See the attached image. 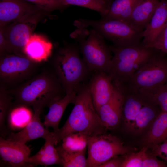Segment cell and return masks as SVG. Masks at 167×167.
<instances>
[{"mask_svg": "<svg viewBox=\"0 0 167 167\" xmlns=\"http://www.w3.org/2000/svg\"><path fill=\"white\" fill-rule=\"evenodd\" d=\"M152 148V154L167 163V138L161 143Z\"/></svg>", "mask_w": 167, "mask_h": 167, "instance_id": "35", "label": "cell"}, {"mask_svg": "<svg viewBox=\"0 0 167 167\" xmlns=\"http://www.w3.org/2000/svg\"><path fill=\"white\" fill-rule=\"evenodd\" d=\"M41 62L25 54H15L0 56V84L7 88L19 85L33 75Z\"/></svg>", "mask_w": 167, "mask_h": 167, "instance_id": "9", "label": "cell"}, {"mask_svg": "<svg viewBox=\"0 0 167 167\" xmlns=\"http://www.w3.org/2000/svg\"><path fill=\"white\" fill-rule=\"evenodd\" d=\"M141 92L157 104L161 111L167 112V82L153 90Z\"/></svg>", "mask_w": 167, "mask_h": 167, "instance_id": "30", "label": "cell"}, {"mask_svg": "<svg viewBox=\"0 0 167 167\" xmlns=\"http://www.w3.org/2000/svg\"><path fill=\"white\" fill-rule=\"evenodd\" d=\"M157 157L153 154H149L147 151L144 156L142 167H167V163Z\"/></svg>", "mask_w": 167, "mask_h": 167, "instance_id": "34", "label": "cell"}, {"mask_svg": "<svg viewBox=\"0 0 167 167\" xmlns=\"http://www.w3.org/2000/svg\"><path fill=\"white\" fill-rule=\"evenodd\" d=\"M46 103L40 101L32 106L34 112L32 118L28 125L20 131L17 133L11 132L7 136L6 140L21 144L39 138H43L49 131L41 122L40 115Z\"/></svg>", "mask_w": 167, "mask_h": 167, "instance_id": "11", "label": "cell"}, {"mask_svg": "<svg viewBox=\"0 0 167 167\" xmlns=\"http://www.w3.org/2000/svg\"><path fill=\"white\" fill-rule=\"evenodd\" d=\"M167 138V112L162 111L156 117L153 123L145 136V146L153 147Z\"/></svg>", "mask_w": 167, "mask_h": 167, "instance_id": "22", "label": "cell"}, {"mask_svg": "<svg viewBox=\"0 0 167 167\" xmlns=\"http://www.w3.org/2000/svg\"><path fill=\"white\" fill-rule=\"evenodd\" d=\"M109 47L113 55L107 74L114 85L118 87L125 84L157 50L145 47L141 42L126 46L113 45Z\"/></svg>", "mask_w": 167, "mask_h": 167, "instance_id": "4", "label": "cell"}, {"mask_svg": "<svg viewBox=\"0 0 167 167\" xmlns=\"http://www.w3.org/2000/svg\"><path fill=\"white\" fill-rule=\"evenodd\" d=\"M28 107L12 105L7 117L8 124L11 129H23L28 125L33 114Z\"/></svg>", "mask_w": 167, "mask_h": 167, "instance_id": "24", "label": "cell"}, {"mask_svg": "<svg viewBox=\"0 0 167 167\" xmlns=\"http://www.w3.org/2000/svg\"><path fill=\"white\" fill-rule=\"evenodd\" d=\"M139 0H113L103 19L121 20L129 22L135 5Z\"/></svg>", "mask_w": 167, "mask_h": 167, "instance_id": "23", "label": "cell"}, {"mask_svg": "<svg viewBox=\"0 0 167 167\" xmlns=\"http://www.w3.org/2000/svg\"><path fill=\"white\" fill-rule=\"evenodd\" d=\"M115 87L110 99L101 107L97 112L102 124L107 129L115 128L122 116L124 95L120 89Z\"/></svg>", "mask_w": 167, "mask_h": 167, "instance_id": "14", "label": "cell"}, {"mask_svg": "<svg viewBox=\"0 0 167 167\" xmlns=\"http://www.w3.org/2000/svg\"><path fill=\"white\" fill-rule=\"evenodd\" d=\"M88 31V36L86 39L79 28L71 36L79 42L83 59L89 70L92 72L100 71L108 73L112 58L109 47L105 44L103 37L96 30Z\"/></svg>", "mask_w": 167, "mask_h": 167, "instance_id": "7", "label": "cell"}, {"mask_svg": "<svg viewBox=\"0 0 167 167\" xmlns=\"http://www.w3.org/2000/svg\"><path fill=\"white\" fill-rule=\"evenodd\" d=\"M41 12L26 15L12 22L3 30L6 42V51L25 54L23 49L40 20Z\"/></svg>", "mask_w": 167, "mask_h": 167, "instance_id": "10", "label": "cell"}, {"mask_svg": "<svg viewBox=\"0 0 167 167\" xmlns=\"http://www.w3.org/2000/svg\"><path fill=\"white\" fill-rule=\"evenodd\" d=\"M45 11L25 0H0V26L3 28L27 15Z\"/></svg>", "mask_w": 167, "mask_h": 167, "instance_id": "13", "label": "cell"}, {"mask_svg": "<svg viewBox=\"0 0 167 167\" xmlns=\"http://www.w3.org/2000/svg\"><path fill=\"white\" fill-rule=\"evenodd\" d=\"M88 84L94 107L97 112L101 107L112 97L115 86L108 74L100 71L92 73Z\"/></svg>", "mask_w": 167, "mask_h": 167, "instance_id": "12", "label": "cell"}, {"mask_svg": "<svg viewBox=\"0 0 167 167\" xmlns=\"http://www.w3.org/2000/svg\"><path fill=\"white\" fill-rule=\"evenodd\" d=\"M31 149L26 144H21L0 138V155L9 166L29 167L33 165L27 163Z\"/></svg>", "mask_w": 167, "mask_h": 167, "instance_id": "15", "label": "cell"}, {"mask_svg": "<svg viewBox=\"0 0 167 167\" xmlns=\"http://www.w3.org/2000/svg\"><path fill=\"white\" fill-rule=\"evenodd\" d=\"M18 85L8 90L14 99V105L32 106L35 102L41 100L50 103L66 94L50 67Z\"/></svg>", "mask_w": 167, "mask_h": 167, "instance_id": "2", "label": "cell"}, {"mask_svg": "<svg viewBox=\"0 0 167 167\" xmlns=\"http://www.w3.org/2000/svg\"><path fill=\"white\" fill-rule=\"evenodd\" d=\"M78 28L91 26L103 37L110 40L116 46H126L140 43L144 30L130 23L119 19L94 20L80 19L74 22Z\"/></svg>", "mask_w": 167, "mask_h": 167, "instance_id": "6", "label": "cell"}, {"mask_svg": "<svg viewBox=\"0 0 167 167\" xmlns=\"http://www.w3.org/2000/svg\"><path fill=\"white\" fill-rule=\"evenodd\" d=\"M114 157L101 165L100 167H121L125 156Z\"/></svg>", "mask_w": 167, "mask_h": 167, "instance_id": "36", "label": "cell"}, {"mask_svg": "<svg viewBox=\"0 0 167 167\" xmlns=\"http://www.w3.org/2000/svg\"><path fill=\"white\" fill-rule=\"evenodd\" d=\"M87 147L88 167H100L111 158L126 155L132 150L120 139L107 132L89 137Z\"/></svg>", "mask_w": 167, "mask_h": 167, "instance_id": "8", "label": "cell"}, {"mask_svg": "<svg viewBox=\"0 0 167 167\" xmlns=\"http://www.w3.org/2000/svg\"><path fill=\"white\" fill-rule=\"evenodd\" d=\"M52 44L42 36L32 34L24 48V54L39 62L47 60L51 56Z\"/></svg>", "mask_w": 167, "mask_h": 167, "instance_id": "19", "label": "cell"}, {"mask_svg": "<svg viewBox=\"0 0 167 167\" xmlns=\"http://www.w3.org/2000/svg\"><path fill=\"white\" fill-rule=\"evenodd\" d=\"M156 115L154 108L145 103L136 116L129 131L136 134L141 133L156 118Z\"/></svg>", "mask_w": 167, "mask_h": 167, "instance_id": "26", "label": "cell"}, {"mask_svg": "<svg viewBox=\"0 0 167 167\" xmlns=\"http://www.w3.org/2000/svg\"><path fill=\"white\" fill-rule=\"evenodd\" d=\"M89 137L81 132L70 134L62 140L61 146L69 152H78L85 151L88 145Z\"/></svg>", "mask_w": 167, "mask_h": 167, "instance_id": "27", "label": "cell"}, {"mask_svg": "<svg viewBox=\"0 0 167 167\" xmlns=\"http://www.w3.org/2000/svg\"><path fill=\"white\" fill-rule=\"evenodd\" d=\"M45 11H51L64 6L58 0H25Z\"/></svg>", "mask_w": 167, "mask_h": 167, "instance_id": "33", "label": "cell"}, {"mask_svg": "<svg viewBox=\"0 0 167 167\" xmlns=\"http://www.w3.org/2000/svg\"><path fill=\"white\" fill-rule=\"evenodd\" d=\"M124 101L122 115L124 125L129 130L141 109L145 103L147 96L139 92H123Z\"/></svg>", "mask_w": 167, "mask_h": 167, "instance_id": "20", "label": "cell"}, {"mask_svg": "<svg viewBox=\"0 0 167 167\" xmlns=\"http://www.w3.org/2000/svg\"><path fill=\"white\" fill-rule=\"evenodd\" d=\"M109 5V3L112 1L113 0H104Z\"/></svg>", "mask_w": 167, "mask_h": 167, "instance_id": "38", "label": "cell"}, {"mask_svg": "<svg viewBox=\"0 0 167 167\" xmlns=\"http://www.w3.org/2000/svg\"><path fill=\"white\" fill-rule=\"evenodd\" d=\"M45 142L35 155L29 157L27 162L33 166L41 165L45 166L54 164L61 165V160L51 132L49 131L43 138Z\"/></svg>", "mask_w": 167, "mask_h": 167, "instance_id": "18", "label": "cell"}, {"mask_svg": "<svg viewBox=\"0 0 167 167\" xmlns=\"http://www.w3.org/2000/svg\"><path fill=\"white\" fill-rule=\"evenodd\" d=\"M146 47L156 49L167 54V24L154 41Z\"/></svg>", "mask_w": 167, "mask_h": 167, "instance_id": "32", "label": "cell"}, {"mask_svg": "<svg viewBox=\"0 0 167 167\" xmlns=\"http://www.w3.org/2000/svg\"><path fill=\"white\" fill-rule=\"evenodd\" d=\"M6 42L4 33L3 28L0 27V56L6 51Z\"/></svg>", "mask_w": 167, "mask_h": 167, "instance_id": "37", "label": "cell"}, {"mask_svg": "<svg viewBox=\"0 0 167 167\" xmlns=\"http://www.w3.org/2000/svg\"><path fill=\"white\" fill-rule=\"evenodd\" d=\"M73 108L63 126L56 131L51 132L56 145L66 135L81 132L88 137L106 133L94 107L88 82L78 88Z\"/></svg>", "mask_w": 167, "mask_h": 167, "instance_id": "1", "label": "cell"}, {"mask_svg": "<svg viewBox=\"0 0 167 167\" xmlns=\"http://www.w3.org/2000/svg\"><path fill=\"white\" fill-rule=\"evenodd\" d=\"M167 82V54L157 49L120 88L124 92H148Z\"/></svg>", "mask_w": 167, "mask_h": 167, "instance_id": "5", "label": "cell"}, {"mask_svg": "<svg viewBox=\"0 0 167 167\" xmlns=\"http://www.w3.org/2000/svg\"><path fill=\"white\" fill-rule=\"evenodd\" d=\"M79 48L68 45L59 49L50 66L66 93H76L89 79L91 71L80 56Z\"/></svg>", "mask_w": 167, "mask_h": 167, "instance_id": "3", "label": "cell"}, {"mask_svg": "<svg viewBox=\"0 0 167 167\" xmlns=\"http://www.w3.org/2000/svg\"><path fill=\"white\" fill-rule=\"evenodd\" d=\"M160 0H139L132 13L129 22L144 30L150 21Z\"/></svg>", "mask_w": 167, "mask_h": 167, "instance_id": "21", "label": "cell"}, {"mask_svg": "<svg viewBox=\"0 0 167 167\" xmlns=\"http://www.w3.org/2000/svg\"><path fill=\"white\" fill-rule=\"evenodd\" d=\"M64 6L75 5L98 12L103 17L107 13L109 5L104 0H58Z\"/></svg>", "mask_w": 167, "mask_h": 167, "instance_id": "29", "label": "cell"}, {"mask_svg": "<svg viewBox=\"0 0 167 167\" xmlns=\"http://www.w3.org/2000/svg\"><path fill=\"white\" fill-rule=\"evenodd\" d=\"M167 24V0H160L154 13L144 30L141 44L147 47Z\"/></svg>", "mask_w": 167, "mask_h": 167, "instance_id": "16", "label": "cell"}, {"mask_svg": "<svg viewBox=\"0 0 167 167\" xmlns=\"http://www.w3.org/2000/svg\"><path fill=\"white\" fill-rule=\"evenodd\" d=\"M76 94V92L66 93L64 96L57 98L49 103L47 106L49 111L44 117L43 123L46 129L51 127L54 131L59 129V123L64 111L70 103H74Z\"/></svg>", "mask_w": 167, "mask_h": 167, "instance_id": "17", "label": "cell"}, {"mask_svg": "<svg viewBox=\"0 0 167 167\" xmlns=\"http://www.w3.org/2000/svg\"><path fill=\"white\" fill-rule=\"evenodd\" d=\"M148 148L145 146L137 152H131L126 155L121 167H142L144 156Z\"/></svg>", "mask_w": 167, "mask_h": 167, "instance_id": "31", "label": "cell"}, {"mask_svg": "<svg viewBox=\"0 0 167 167\" xmlns=\"http://www.w3.org/2000/svg\"><path fill=\"white\" fill-rule=\"evenodd\" d=\"M13 97L7 88L0 84V137L5 138L10 132L6 124V119L13 102Z\"/></svg>", "mask_w": 167, "mask_h": 167, "instance_id": "25", "label": "cell"}, {"mask_svg": "<svg viewBox=\"0 0 167 167\" xmlns=\"http://www.w3.org/2000/svg\"><path fill=\"white\" fill-rule=\"evenodd\" d=\"M61 160V165L64 167H88L85 152H78L67 151L59 146L56 148Z\"/></svg>", "mask_w": 167, "mask_h": 167, "instance_id": "28", "label": "cell"}]
</instances>
